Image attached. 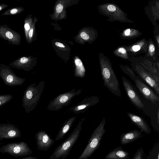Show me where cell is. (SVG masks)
Listing matches in <instances>:
<instances>
[{"label":"cell","instance_id":"cell-1","mask_svg":"<svg viewBox=\"0 0 159 159\" xmlns=\"http://www.w3.org/2000/svg\"><path fill=\"white\" fill-rule=\"evenodd\" d=\"M45 82L43 80L29 85L25 91L22 100V106L27 113L33 111L39 101L43 91Z\"/></svg>","mask_w":159,"mask_h":159},{"label":"cell","instance_id":"cell-2","mask_svg":"<svg viewBox=\"0 0 159 159\" xmlns=\"http://www.w3.org/2000/svg\"><path fill=\"white\" fill-rule=\"evenodd\" d=\"M85 120L83 118L79 121L68 137L56 148L49 159H64L69 155L72 148L78 139L82 124Z\"/></svg>","mask_w":159,"mask_h":159},{"label":"cell","instance_id":"cell-3","mask_svg":"<svg viewBox=\"0 0 159 159\" xmlns=\"http://www.w3.org/2000/svg\"><path fill=\"white\" fill-rule=\"evenodd\" d=\"M105 117L92 134L88 143L78 159H88L98 148L100 142L105 132Z\"/></svg>","mask_w":159,"mask_h":159},{"label":"cell","instance_id":"cell-4","mask_svg":"<svg viewBox=\"0 0 159 159\" xmlns=\"http://www.w3.org/2000/svg\"><path fill=\"white\" fill-rule=\"evenodd\" d=\"M82 89L76 91L74 89L67 92L60 94L49 102L48 109L51 111H57L69 105L72 99L80 94Z\"/></svg>","mask_w":159,"mask_h":159},{"label":"cell","instance_id":"cell-5","mask_svg":"<svg viewBox=\"0 0 159 159\" xmlns=\"http://www.w3.org/2000/svg\"><path fill=\"white\" fill-rule=\"evenodd\" d=\"M0 152L15 157H25L31 155L32 151L28 144L23 141L8 143L0 148Z\"/></svg>","mask_w":159,"mask_h":159},{"label":"cell","instance_id":"cell-6","mask_svg":"<svg viewBox=\"0 0 159 159\" xmlns=\"http://www.w3.org/2000/svg\"><path fill=\"white\" fill-rule=\"evenodd\" d=\"M0 77L4 84L9 86L21 85L25 79L18 76L9 66L0 64Z\"/></svg>","mask_w":159,"mask_h":159},{"label":"cell","instance_id":"cell-7","mask_svg":"<svg viewBox=\"0 0 159 159\" xmlns=\"http://www.w3.org/2000/svg\"><path fill=\"white\" fill-rule=\"evenodd\" d=\"M99 101V98L97 96L86 97L80 102L67 110L65 114L69 115L83 113L91 107L97 104Z\"/></svg>","mask_w":159,"mask_h":159},{"label":"cell","instance_id":"cell-8","mask_svg":"<svg viewBox=\"0 0 159 159\" xmlns=\"http://www.w3.org/2000/svg\"><path fill=\"white\" fill-rule=\"evenodd\" d=\"M128 75L134 82L137 89L146 99L152 103L159 101V97L135 74L131 73Z\"/></svg>","mask_w":159,"mask_h":159},{"label":"cell","instance_id":"cell-9","mask_svg":"<svg viewBox=\"0 0 159 159\" xmlns=\"http://www.w3.org/2000/svg\"><path fill=\"white\" fill-rule=\"evenodd\" d=\"M122 79L126 95L131 102L137 108H143L144 104L133 84L125 77H123Z\"/></svg>","mask_w":159,"mask_h":159},{"label":"cell","instance_id":"cell-10","mask_svg":"<svg viewBox=\"0 0 159 159\" xmlns=\"http://www.w3.org/2000/svg\"><path fill=\"white\" fill-rule=\"evenodd\" d=\"M0 38L12 45L19 46L21 43L20 35L6 24L0 25Z\"/></svg>","mask_w":159,"mask_h":159},{"label":"cell","instance_id":"cell-11","mask_svg":"<svg viewBox=\"0 0 159 159\" xmlns=\"http://www.w3.org/2000/svg\"><path fill=\"white\" fill-rule=\"evenodd\" d=\"M21 133L14 125L10 123L0 124V141L4 139H11L20 137Z\"/></svg>","mask_w":159,"mask_h":159},{"label":"cell","instance_id":"cell-12","mask_svg":"<svg viewBox=\"0 0 159 159\" xmlns=\"http://www.w3.org/2000/svg\"><path fill=\"white\" fill-rule=\"evenodd\" d=\"M38 150L46 151L53 145L54 140L45 131H39L35 135Z\"/></svg>","mask_w":159,"mask_h":159},{"label":"cell","instance_id":"cell-13","mask_svg":"<svg viewBox=\"0 0 159 159\" xmlns=\"http://www.w3.org/2000/svg\"><path fill=\"white\" fill-rule=\"evenodd\" d=\"M31 60V58L29 57L22 56L11 62L9 66L14 69L29 71L33 67Z\"/></svg>","mask_w":159,"mask_h":159},{"label":"cell","instance_id":"cell-14","mask_svg":"<svg viewBox=\"0 0 159 159\" xmlns=\"http://www.w3.org/2000/svg\"><path fill=\"white\" fill-rule=\"evenodd\" d=\"M127 114L131 122L139 127L141 131L147 134L151 132L148 125L142 117L129 112L127 113Z\"/></svg>","mask_w":159,"mask_h":159},{"label":"cell","instance_id":"cell-15","mask_svg":"<svg viewBox=\"0 0 159 159\" xmlns=\"http://www.w3.org/2000/svg\"><path fill=\"white\" fill-rule=\"evenodd\" d=\"M142 132L137 130L122 134L120 137V143L124 145L131 143L142 137Z\"/></svg>","mask_w":159,"mask_h":159},{"label":"cell","instance_id":"cell-16","mask_svg":"<svg viewBox=\"0 0 159 159\" xmlns=\"http://www.w3.org/2000/svg\"><path fill=\"white\" fill-rule=\"evenodd\" d=\"M76 119V116H73L65 121L56 138V141L61 140L64 138L65 134L71 127Z\"/></svg>","mask_w":159,"mask_h":159},{"label":"cell","instance_id":"cell-17","mask_svg":"<svg viewBox=\"0 0 159 159\" xmlns=\"http://www.w3.org/2000/svg\"><path fill=\"white\" fill-rule=\"evenodd\" d=\"M129 153L124 151L121 147H118L110 152L106 156V159H127Z\"/></svg>","mask_w":159,"mask_h":159},{"label":"cell","instance_id":"cell-18","mask_svg":"<svg viewBox=\"0 0 159 159\" xmlns=\"http://www.w3.org/2000/svg\"><path fill=\"white\" fill-rule=\"evenodd\" d=\"M141 77L159 94V84L151 75L144 71L139 72Z\"/></svg>","mask_w":159,"mask_h":159},{"label":"cell","instance_id":"cell-19","mask_svg":"<svg viewBox=\"0 0 159 159\" xmlns=\"http://www.w3.org/2000/svg\"><path fill=\"white\" fill-rule=\"evenodd\" d=\"M24 10V8L20 6L12 7L6 10L1 16L16 15L21 13Z\"/></svg>","mask_w":159,"mask_h":159},{"label":"cell","instance_id":"cell-20","mask_svg":"<svg viewBox=\"0 0 159 159\" xmlns=\"http://www.w3.org/2000/svg\"><path fill=\"white\" fill-rule=\"evenodd\" d=\"M13 97V96L10 94L0 95V108L9 102Z\"/></svg>","mask_w":159,"mask_h":159},{"label":"cell","instance_id":"cell-21","mask_svg":"<svg viewBox=\"0 0 159 159\" xmlns=\"http://www.w3.org/2000/svg\"><path fill=\"white\" fill-rule=\"evenodd\" d=\"M30 19L29 18H26L25 20L24 29L25 30V35L26 39L28 38V33L31 28L30 24Z\"/></svg>","mask_w":159,"mask_h":159},{"label":"cell","instance_id":"cell-22","mask_svg":"<svg viewBox=\"0 0 159 159\" xmlns=\"http://www.w3.org/2000/svg\"><path fill=\"white\" fill-rule=\"evenodd\" d=\"M143 151L141 148L137 150L133 159H143Z\"/></svg>","mask_w":159,"mask_h":159},{"label":"cell","instance_id":"cell-23","mask_svg":"<svg viewBox=\"0 0 159 159\" xmlns=\"http://www.w3.org/2000/svg\"><path fill=\"white\" fill-rule=\"evenodd\" d=\"M63 8V7L62 5L59 4L56 7V11L57 12L60 13L62 11Z\"/></svg>","mask_w":159,"mask_h":159},{"label":"cell","instance_id":"cell-24","mask_svg":"<svg viewBox=\"0 0 159 159\" xmlns=\"http://www.w3.org/2000/svg\"><path fill=\"white\" fill-rule=\"evenodd\" d=\"M80 36L84 40H87L89 39V36L85 32H83L81 33Z\"/></svg>","mask_w":159,"mask_h":159},{"label":"cell","instance_id":"cell-25","mask_svg":"<svg viewBox=\"0 0 159 159\" xmlns=\"http://www.w3.org/2000/svg\"><path fill=\"white\" fill-rule=\"evenodd\" d=\"M34 33V29L32 28H31L28 33V38L30 40H31L33 37Z\"/></svg>","mask_w":159,"mask_h":159},{"label":"cell","instance_id":"cell-26","mask_svg":"<svg viewBox=\"0 0 159 159\" xmlns=\"http://www.w3.org/2000/svg\"><path fill=\"white\" fill-rule=\"evenodd\" d=\"M75 66H83V63L79 59H76L75 60Z\"/></svg>","mask_w":159,"mask_h":159},{"label":"cell","instance_id":"cell-27","mask_svg":"<svg viewBox=\"0 0 159 159\" xmlns=\"http://www.w3.org/2000/svg\"><path fill=\"white\" fill-rule=\"evenodd\" d=\"M107 8L109 11L112 12L115 11L116 9V7L114 5H108L107 6Z\"/></svg>","mask_w":159,"mask_h":159},{"label":"cell","instance_id":"cell-28","mask_svg":"<svg viewBox=\"0 0 159 159\" xmlns=\"http://www.w3.org/2000/svg\"><path fill=\"white\" fill-rule=\"evenodd\" d=\"M8 6H9L8 5L5 3L0 4V11L6 8Z\"/></svg>","mask_w":159,"mask_h":159},{"label":"cell","instance_id":"cell-29","mask_svg":"<svg viewBox=\"0 0 159 159\" xmlns=\"http://www.w3.org/2000/svg\"><path fill=\"white\" fill-rule=\"evenodd\" d=\"M140 48V47L139 45H134L132 47L133 50L135 52H136L139 50Z\"/></svg>","mask_w":159,"mask_h":159},{"label":"cell","instance_id":"cell-30","mask_svg":"<svg viewBox=\"0 0 159 159\" xmlns=\"http://www.w3.org/2000/svg\"><path fill=\"white\" fill-rule=\"evenodd\" d=\"M155 49V48L153 44H151L149 47V51L150 52H154Z\"/></svg>","mask_w":159,"mask_h":159},{"label":"cell","instance_id":"cell-31","mask_svg":"<svg viewBox=\"0 0 159 159\" xmlns=\"http://www.w3.org/2000/svg\"><path fill=\"white\" fill-rule=\"evenodd\" d=\"M118 52L122 54H125L126 53V52L125 49L122 48H119L118 49Z\"/></svg>","mask_w":159,"mask_h":159},{"label":"cell","instance_id":"cell-32","mask_svg":"<svg viewBox=\"0 0 159 159\" xmlns=\"http://www.w3.org/2000/svg\"><path fill=\"white\" fill-rule=\"evenodd\" d=\"M19 159H38L37 157L33 156H29L20 158Z\"/></svg>","mask_w":159,"mask_h":159},{"label":"cell","instance_id":"cell-33","mask_svg":"<svg viewBox=\"0 0 159 159\" xmlns=\"http://www.w3.org/2000/svg\"><path fill=\"white\" fill-rule=\"evenodd\" d=\"M55 44L56 46H58V47L62 48L65 47V46L63 44L59 42H56Z\"/></svg>","mask_w":159,"mask_h":159},{"label":"cell","instance_id":"cell-34","mask_svg":"<svg viewBox=\"0 0 159 159\" xmlns=\"http://www.w3.org/2000/svg\"><path fill=\"white\" fill-rule=\"evenodd\" d=\"M130 30L129 29H128L125 32V34L126 35H129L130 33Z\"/></svg>","mask_w":159,"mask_h":159},{"label":"cell","instance_id":"cell-35","mask_svg":"<svg viewBox=\"0 0 159 159\" xmlns=\"http://www.w3.org/2000/svg\"><path fill=\"white\" fill-rule=\"evenodd\" d=\"M157 122L158 124L159 123V109L157 111Z\"/></svg>","mask_w":159,"mask_h":159},{"label":"cell","instance_id":"cell-36","mask_svg":"<svg viewBox=\"0 0 159 159\" xmlns=\"http://www.w3.org/2000/svg\"><path fill=\"white\" fill-rule=\"evenodd\" d=\"M159 154H158V159H159Z\"/></svg>","mask_w":159,"mask_h":159}]
</instances>
